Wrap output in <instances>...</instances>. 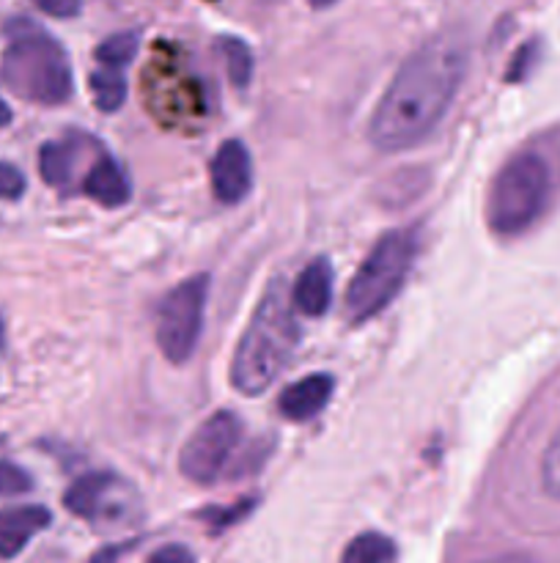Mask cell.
<instances>
[{
    "label": "cell",
    "instance_id": "52a82bcc",
    "mask_svg": "<svg viewBox=\"0 0 560 563\" xmlns=\"http://www.w3.org/2000/svg\"><path fill=\"white\" fill-rule=\"evenodd\" d=\"M242 421L234 412L223 410L209 416L195 432L187 438L184 449L179 454L181 476L195 484L217 482L220 473L228 465L231 454L239 445Z\"/></svg>",
    "mask_w": 560,
    "mask_h": 563
},
{
    "label": "cell",
    "instance_id": "ac0fdd59",
    "mask_svg": "<svg viewBox=\"0 0 560 563\" xmlns=\"http://www.w3.org/2000/svg\"><path fill=\"white\" fill-rule=\"evenodd\" d=\"M220 49H223L225 66H228V77L234 86L245 88L253 77V53L242 38L223 36L220 38Z\"/></svg>",
    "mask_w": 560,
    "mask_h": 563
},
{
    "label": "cell",
    "instance_id": "7402d4cb",
    "mask_svg": "<svg viewBox=\"0 0 560 563\" xmlns=\"http://www.w3.org/2000/svg\"><path fill=\"white\" fill-rule=\"evenodd\" d=\"M25 192V176L20 174V168L9 163H0V198L5 201H14Z\"/></svg>",
    "mask_w": 560,
    "mask_h": 563
},
{
    "label": "cell",
    "instance_id": "9c48e42d",
    "mask_svg": "<svg viewBox=\"0 0 560 563\" xmlns=\"http://www.w3.org/2000/svg\"><path fill=\"white\" fill-rule=\"evenodd\" d=\"M329 396H333V377H327V374H311V377L289 385L283 390V396H280L278 407L289 421H311V418H316L329 405Z\"/></svg>",
    "mask_w": 560,
    "mask_h": 563
},
{
    "label": "cell",
    "instance_id": "44dd1931",
    "mask_svg": "<svg viewBox=\"0 0 560 563\" xmlns=\"http://www.w3.org/2000/svg\"><path fill=\"white\" fill-rule=\"evenodd\" d=\"M536 58H538V44L536 42H530V44H525V47L516 49L514 60H511L508 71H505V80H508V82L525 80V77L530 75V69H533V64H536Z\"/></svg>",
    "mask_w": 560,
    "mask_h": 563
},
{
    "label": "cell",
    "instance_id": "d4e9b609",
    "mask_svg": "<svg viewBox=\"0 0 560 563\" xmlns=\"http://www.w3.org/2000/svg\"><path fill=\"white\" fill-rule=\"evenodd\" d=\"M115 561V550H102V553L93 555L91 563H113Z\"/></svg>",
    "mask_w": 560,
    "mask_h": 563
},
{
    "label": "cell",
    "instance_id": "603a6c76",
    "mask_svg": "<svg viewBox=\"0 0 560 563\" xmlns=\"http://www.w3.org/2000/svg\"><path fill=\"white\" fill-rule=\"evenodd\" d=\"M44 14L58 16V20H69V16L80 14L82 0H33Z\"/></svg>",
    "mask_w": 560,
    "mask_h": 563
},
{
    "label": "cell",
    "instance_id": "2e32d148",
    "mask_svg": "<svg viewBox=\"0 0 560 563\" xmlns=\"http://www.w3.org/2000/svg\"><path fill=\"white\" fill-rule=\"evenodd\" d=\"M91 93L93 102H97V108L102 110V113H115L126 99V80L124 75H121V69L99 66L91 75Z\"/></svg>",
    "mask_w": 560,
    "mask_h": 563
},
{
    "label": "cell",
    "instance_id": "6da1fadb",
    "mask_svg": "<svg viewBox=\"0 0 560 563\" xmlns=\"http://www.w3.org/2000/svg\"><path fill=\"white\" fill-rule=\"evenodd\" d=\"M467 71V47L456 36H439L410 55L390 80L368 124L371 143L401 152L421 143L448 113Z\"/></svg>",
    "mask_w": 560,
    "mask_h": 563
},
{
    "label": "cell",
    "instance_id": "4fadbf2b",
    "mask_svg": "<svg viewBox=\"0 0 560 563\" xmlns=\"http://www.w3.org/2000/svg\"><path fill=\"white\" fill-rule=\"evenodd\" d=\"M113 489V478L104 476V473H88V476L77 478L64 495V506L77 517H86V520H97L99 511L104 509V500L108 493Z\"/></svg>",
    "mask_w": 560,
    "mask_h": 563
},
{
    "label": "cell",
    "instance_id": "277c9868",
    "mask_svg": "<svg viewBox=\"0 0 560 563\" xmlns=\"http://www.w3.org/2000/svg\"><path fill=\"white\" fill-rule=\"evenodd\" d=\"M3 80L16 97L38 104L66 102L75 86L64 47L38 27L11 38L3 53Z\"/></svg>",
    "mask_w": 560,
    "mask_h": 563
},
{
    "label": "cell",
    "instance_id": "cb8c5ba5",
    "mask_svg": "<svg viewBox=\"0 0 560 563\" xmlns=\"http://www.w3.org/2000/svg\"><path fill=\"white\" fill-rule=\"evenodd\" d=\"M146 563H195V555L181 544H168V548H159Z\"/></svg>",
    "mask_w": 560,
    "mask_h": 563
},
{
    "label": "cell",
    "instance_id": "5bb4252c",
    "mask_svg": "<svg viewBox=\"0 0 560 563\" xmlns=\"http://www.w3.org/2000/svg\"><path fill=\"white\" fill-rule=\"evenodd\" d=\"M71 168H75V148L69 143H44L38 152V170L47 185L69 187Z\"/></svg>",
    "mask_w": 560,
    "mask_h": 563
},
{
    "label": "cell",
    "instance_id": "e0dca14e",
    "mask_svg": "<svg viewBox=\"0 0 560 563\" xmlns=\"http://www.w3.org/2000/svg\"><path fill=\"white\" fill-rule=\"evenodd\" d=\"M137 47H141V36H137L135 31L113 33V36H108L97 47L99 66H108V69H124V66L135 58Z\"/></svg>",
    "mask_w": 560,
    "mask_h": 563
},
{
    "label": "cell",
    "instance_id": "8fae6325",
    "mask_svg": "<svg viewBox=\"0 0 560 563\" xmlns=\"http://www.w3.org/2000/svg\"><path fill=\"white\" fill-rule=\"evenodd\" d=\"M47 526L49 511L42 506H20V509L0 511V559H14Z\"/></svg>",
    "mask_w": 560,
    "mask_h": 563
},
{
    "label": "cell",
    "instance_id": "ba28073f",
    "mask_svg": "<svg viewBox=\"0 0 560 563\" xmlns=\"http://www.w3.org/2000/svg\"><path fill=\"white\" fill-rule=\"evenodd\" d=\"M212 190L223 203H239L250 192L253 163L242 141H225L212 159Z\"/></svg>",
    "mask_w": 560,
    "mask_h": 563
},
{
    "label": "cell",
    "instance_id": "3957f363",
    "mask_svg": "<svg viewBox=\"0 0 560 563\" xmlns=\"http://www.w3.org/2000/svg\"><path fill=\"white\" fill-rule=\"evenodd\" d=\"M558 187L555 165L541 148H519L494 176L486 223L497 236H519L544 218Z\"/></svg>",
    "mask_w": 560,
    "mask_h": 563
},
{
    "label": "cell",
    "instance_id": "d6986e66",
    "mask_svg": "<svg viewBox=\"0 0 560 563\" xmlns=\"http://www.w3.org/2000/svg\"><path fill=\"white\" fill-rule=\"evenodd\" d=\"M541 484H544V493H547L549 498L560 500V429L555 432V438L549 440L547 451H544Z\"/></svg>",
    "mask_w": 560,
    "mask_h": 563
},
{
    "label": "cell",
    "instance_id": "f1b7e54d",
    "mask_svg": "<svg viewBox=\"0 0 560 563\" xmlns=\"http://www.w3.org/2000/svg\"><path fill=\"white\" fill-rule=\"evenodd\" d=\"M0 346H3V322H0Z\"/></svg>",
    "mask_w": 560,
    "mask_h": 563
},
{
    "label": "cell",
    "instance_id": "7a4b0ae2",
    "mask_svg": "<svg viewBox=\"0 0 560 563\" xmlns=\"http://www.w3.org/2000/svg\"><path fill=\"white\" fill-rule=\"evenodd\" d=\"M300 341L296 308L283 278L272 280L258 300L239 344H236L231 383L239 394L258 396L278 379Z\"/></svg>",
    "mask_w": 560,
    "mask_h": 563
},
{
    "label": "cell",
    "instance_id": "5b68a950",
    "mask_svg": "<svg viewBox=\"0 0 560 563\" xmlns=\"http://www.w3.org/2000/svg\"><path fill=\"white\" fill-rule=\"evenodd\" d=\"M415 253L417 236L410 229L388 231L371 247L366 262L360 264V269L351 278L349 291H346V317H349L351 324L373 319L395 300L406 275H410Z\"/></svg>",
    "mask_w": 560,
    "mask_h": 563
},
{
    "label": "cell",
    "instance_id": "83f0119b",
    "mask_svg": "<svg viewBox=\"0 0 560 563\" xmlns=\"http://www.w3.org/2000/svg\"><path fill=\"white\" fill-rule=\"evenodd\" d=\"M333 3H338V0H311L313 9H327V5H333Z\"/></svg>",
    "mask_w": 560,
    "mask_h": 563
},
{
    "label": "cell",
    "instance_id": "8992f818",
    "mask_svg": "<svg viewBox=\"0 0 560 563\" xmlns=\"http://www.w3.org/2000/svg\"><path fill=\"white\" fill-rule=\"evenodd\" d=\"M209 300V275H192L163 297L157 308V344L170 363L195 352Z\"/></svg>",
    "mask_w": 560,
    "mask_h": 563
},
{
    "label": "cell",
    "instance_id": "9a60e30c",
    "mask_svg": "<svg viewBox=\"0 0 560 563\" xmlns=\"http://www.w3.org/2000/svg\"><path fill=\"white\" fill-rule=\"evenodd\" d=\"M395 548L388 537L382 533H360L346 544L340 563H393Z\"/></svg>",
    "mask_w": 560,
    "mask_h": 563
},
{
    "label": "cell",
    "instance_id": "7c38bea8",
    "mask_svg": "<svg viewBox=\"0 0 560 563\" xmlns=\"http://www.w3.org/2000/svg\"><path fill=\"white\" fill-rule=\"evenodd\" d=\"M82 190H86V196L93 198L99 207L108 209L124 207V203L130 201V181H126L124 168H121L110 154H102V157L88 168Z\"/></svg>",
    "mask_w": 560,
    "mask_h": 563
},
{
    "label": "cell",
    "instance_id": "4316f807",
    "mask_svg": "<svg viewBox=\"0 0 560 563\" xmlns=\"http://www.w3.org/2000/svg\"><path fill=\"white\" fill-rule=\"evenodd\" d=\"M11 121V108L0 99V126H5Z\"/></svg>",
    "mask_w": 560,
    "mask_h": 563
},
{
    "label": "cell",
    "instance_id": "484cf974",
    "mask_svg": "<svg viewBox=\"0 0 560 563\" xmlns=\"http://www.w3.org/2000/svg\"><path fill=\"white\" fill-rule=\"evenodd\" d=\"M486 563H533L530 559H522V555H503V559H492Z\"/></svg>",
    "mask_w": 560,
    "mask_h": 563
},
{
    "label": "cell",
    "instance_id": "ffe728a7",
    "mask_svg": "<svg viewBox=\"0 0 560 563\" xmlns=\"http://www.w3.org/2000/svg\"><path fill=\"white\" fill-rule=\"evenodd\" d=\"M33 487L31 476L11 462H0V495H22Z\"/></svg>",
    "mask_w": 560,
    "mask_h": 563
},
{
    "label": "cell",
    "instance_id": "30bf717a",
    "mask_svg": "<svg viewBox=\"0 0 560 563\" xmlns=\"http://www.w3.org/2000/svg\"><path fill=\"white\" fill-rule=\"evenodd\" d=\"M329 300H333V269H329L327 258H316L296 278L294 289H291V302H294L296 313L316 319L327 311Z\"/></svg>",
    "mask_w": 560,
    "mask_h": 563
}]
</instances>
